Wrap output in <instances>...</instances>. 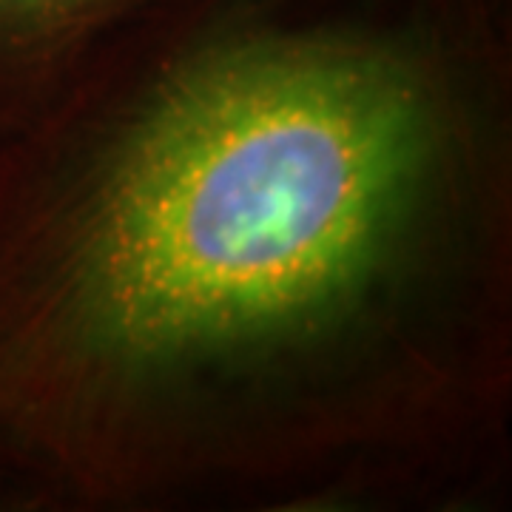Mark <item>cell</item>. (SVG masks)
I'll list each match as a JSON object with an SVG mask.
<instances>
[{
	"instance_id": "obj_3",
	"label": "cell",
	"mask_w": 512,
	"mask_h": 512,
	"mask_svg": "<svg viewBox=\"0 0 512 512\" xmlns=\"http://www.w3.org/2000/svg\"><path fill=\"white\" fill-rule=\"evenodd\" d=\"M6 504V490H3V478H0V507Z\"/></svg>"
},
{
	"instance_id": "obj_2",
	"label": "cell",
	"mask_w": 512,
	"mask_h": 512,
	"mask_svg": "<svg viewBox=\"0 0 512 512\" xmlns=\"http://www.w3.org/2000/svg\"><path fill=\"white\" fill-rule=\"evenodd\" d=\"M160 0H0V140Z\"/></svg>"
},
{
	"instance_id": "obj_1",
	"label": "cell",
	"mask_w": 512,
	"mask_h": 512,
	"mask_svg": "<svg viewBox=\"0 0 512 512\" xmlns=\"http://www.w3.org/2000/svg\"><path fill=\"white\" fill-rule=\"evenodd\" d=\"M26 512H504L510 0H160L0 140Z\"/></svg>"
}]
</instances>
